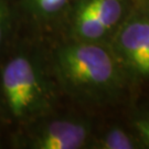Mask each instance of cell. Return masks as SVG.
Returning a JSON list of instances; mask_svg holds the SVG:
<instances>
[{"label": "cell", "mask_w": 149, "mask_h": 149, "mask_svg": "<svg viewBox=\"0 0 149 149\" xmlns=\"http://www.w3.org/2000/svg\"><path fill=\"white\" fill-rule=\"evenodd\" d=\"M3 31H5V11L0 5V43L3 38Z\"/></svg>", "instance_id": "30bf717a"}, {"label": "cell", "mask_w": 149, "mask_h": 149, "mask_svg": "<svg viewBox=\"0 0 149 149\" xmlns=\"http://www.w3.org/2000/svg\"><path fill=\"white\" fill-rule=\"evenodd\" d=\"M36 10L42 15H54L59 12L68 0H31Z\"/></svg>", "instance_id": "ba28073f"}, {"label": "cell", "mask_w": 149, "mask_h": 149, "mask_svg": "<svg viewBox=\"0 0 149 149\" xmlns=\"http://www.w3.org/2000/svg\"><path fill=\"white\" fill-rule=\"evenodd\" d=\"M136 127L139 130L141 137L149 145V120H138L136 123Z\"/></svg>", "instance_id": "9c48e42d"}, {"label": "cell", "mask_w": 149, "mask_h": 149, "mask_svg": "<svg viewBox=\"0 0 149 149\" xmlns=\"http://www.w3.org/2000/svg\"><path fill=\"white\" fill-rule=\"evenodd\" d=\"M58 65L64 79L79 88L105 87L115 76L111 54L92 43H79L63 48L58 54Z\"/></svg>", "instance_id": "6da1fadb"}, {"label": "cell", "mask_w": 149, "mask_h": 149, "mask_svg": "<svg viewBox=\"0 0 149 149\" xmlns=\"http://www.w3.org/2000/svg\"><path fill=\"white\" fill-rule=\"evenodd\" d=\"M87 138L84 124L72 120H55L32 137V147L38 149H77Z\"/></svg>", "instance_id": "3957f363"}, {"label": "cell", "mask_w": 149, "mask_h": 149, "mask_svg": "<svg viewBox=\"0 0 149 149\" xmlns=\"http://www.w3.org/2000/svg\"><path fill=\"white\" fill-rule=\"evenodd\" d=\"M1 86L6 105L16 118H28L42 106V81L34 64L26 56H16L6 64Z\"/></svg>", "instance_id": "7a4b0ae2"}, {"label": "cell", "mask_w": 149, "mask_h": 149, "mask_svg": "<svg viewBox=\"0 0 149 149\" xmlns=\"http://www.w3.org/2000/svg\"><path fill=\"white\" fill-rule=\"evenodd\" d=\"M103 148L106 149H133L134 144L126 134L120 129H113L104 137Z\"/></svg>", "instance_id": "52a82bcc"}, {"label": "cell", "mask_w": 149, "mask_h": 149, "mask_svg": "<svg viewBox=\"0 0 149 149\" xmlns=\"http://www.w3.org/2000/svg\"><path fill=\"white\" fill-rule=\"evenodd\" d=\"M76 30L77 33L84 39L96 40L103 37L107 29L102 24L100 20L91 11L87 3L82 7L76 19Z\"/></svg>", "instance_id": "8992f818"}, {"label": "cell", "mask_w": 149, "mask_h": 149, "mask_svg": "<svg viewBox=\"0 0 149 149\" xmlns=\"http://www.w3.org/2000/svg\"><path fill=\"white\" fill-rule=\"evenodd\" d=\"M87 6L107 30L117 23L123 13L119 0H90Z\"/></svg>", "instance_id": "5b68a950"}, {"label": "cell", "mask_w": 149, "mask_h": 149, "mask_svg": "<svg viewBox=\"0 0 149 149\" xmlns=\"http://www.w3.org/2000/svg\"><path fill=\"white\" fill-rule=\"evenodd\" d=\"M119 45L134 69L149 75V20H136L125 26Z\"/></svg>", "instance_id": "277c9868"}]
</instances>
